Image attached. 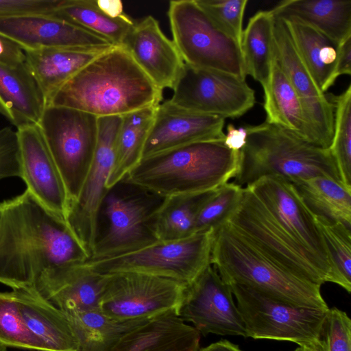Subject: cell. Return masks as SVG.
Listing matches in <instances>:
<instances>
[{"instance_id": "obj_34", "label": "cell", "mask_w": 351, "mask_h": 351, "mask_svg": "<svg viewBox=\"0 0 351 351\" xmlns=\"http://www.w3.org/2000/svg\"><path fill=\"white\" fill-rule=\"evenodd\" d=\"M52 14L104 38L113 45H121L136 23L128 15L109 17L95 0H61Z\"/></svg>"}, {"instance_id": "obj_46", "label": "cell", "mask_w": 351, "mask_h": 351, "mask_svg": "<svg viewBox=\"0 0 351 351\" xmlns=\"http://www.w3.org/2000/svg\"><path fill=\"white\" fill-rule=\"evenodd\" d=\"M99 8L107 16L119 19L126 16L123 3L120 0H95Z\"/></svg>"}, {"instance_id": "obj_27", "label": "cell", "mask_w": 351, "mask_h": 351, "mask_svg": "<svg viewBox=\"0 0 351 351\" xmlns=\"http://www.w3.org/2000/svg\"><path fill=\"white\" fill-rule=\"evenodd\" d=\"M271 12L277 17L295 18L338 45L351 36L350 0H285Z\"/></svg>"}, {"instance_id": "obj_9", "label": "cell", "mask_w": 351, "mask_h": 351, "mask_svg": "<svg viewBox=\"0 0 351 351\" xmlns=\"http://www.w3.org/2000/svg\"><path fill=\"white\" fill-rule=\"evenodd\" d=\"M38 125L62 178L69 207L77 199L90 168L98 118L76 109L49 105Z\"/></svg>"}, {"instance_id": "obj_25", "label": "cell", "mask_w": 351, "mask_h": 351, "mask_svg": "<svg viewBox=\"0 0 351 351\" xmlns=\"http://www.w3.org/2000/svg\"><path fill=\"white\" fill-rule=\"evenodd\" d=\"M266 122L319 146L318 138L296 91L273 53L271 72L263 86ZM320 147V146H319Z\"/></svg>"}, {"instance_id": "obj_10", "label": "cell", "mask_w": 351, "mask_h": 351, "mask_svg": "<svg viewBox=\"0 0 351 351\" xmlns=\"http://www.w3.org/2000/svg\"><path fill=\"white\" fill-rule=\"evenodd\" d=\"M245 187L252 191L285 234L313 258L327 275L329 282L343 288L315 215L292 183L278 176H267Z\"/></svg>"}, {"instance_id": "obj_15", "label": "cell", "mask_w": 351, "mask_h": 351, "mask_svg": "<svg viewBox=\"0 0 351 351\" xmlns=\"http://www.w3.org/2000/svg\"><path fill=\"white\" fill-rule=\"evenodd\" d=\"M273 53L299 96L319 146L330 148L335 123L332 104L319 88L298 54L285 21L274 16Z\"/></svg>"}, {"instance_id": "obj_6", "label": "cell", "mask_w": 351, "mask_h": 351, "mask_svg": "<svg viewBox=\"0 0 351 351\" xmlns=\"http://www.w3.org/2000/svg\"><path fill=\"white\" fill-rule=\"evenodd\" d=\"M228 285L236 298L246 337L290 341L312 348L322 345L329 308L300 306L245 285Z\"/></svg>"}, {"instance_id": "obj_31", "label": "cell", "mask_w": 351, "mask_h": 351, "mask_svg": "<svg viewBox=\"0 0 351 351\" xmlns=\"http://www.w3.org/2000/svg\"><path fill=\"white\" fill-rule=\"evenodd\" d=\"M65 314L77 341V351H110L125 335L151 319L119 320L100 309Z\"/></svg>"}, {"instance_id": "obj_14", "label": "cell", "mask_w": 351, "mask_h": 351, "mask_svg": "<svg viewBox=\"0 0 351 351\" xmlns=\"http://www.w3.org/2000/svg\"><path fill=\"white\" fill-rule=\"evenodd\" d=\"M178 315L200 334L246 337L243 319L230 286L210 265L186 286Z\"/></svg>"}, {"instance_id": "obj_24", "label": "cell", "mask_w": 351, "mask_h": 351, "mask_svg": "<svg viewBox=\"0 0 351 351\" xmlns=\"http://www.w3.org/2000/svg\"><path fill=\"white\" fill-rule=\"evenodd\" d=\"M46 106L45 97L25 63H0V113L17 130L38 125Z\"/></svg>"}, {"instance_id": "obj_33", "label": "cell", "mask_w": 351, "mask_h": 351, "mask_svg": "<svg viewBox=\"0 0 351 351\" xmlns=\"http://www.w3.org/2000/svg\"><path fill=\"white\" fill-rule=\"evenodd\" d=\"M274 15L262 10L252 16L243 31L241 48L246 75L262 86L269 77L273 59Z\"/></svg>"}, {"instance_id": "obj_38", "label": "cell", "mask_w": 351, "mask_h": 351, "mask_svg": "<svg viewBox=\"0 0 351 351\" xmlns=\"http://www.w3.org/2000/svg\"><path fill=\"white\" fill-rule=\"evenodd\" d=\"M243 188L228 182L219 187L198 213L195 232L215 230L223 223L239 204Z\"/></svg>"}, {"instance_id": "obj_47", "label": "cell", "mask_w": 351, "mask_h": 351, "mask_svg": "<svg viewBox=\"0 0 351 351\" xmlns=\"http://www.w3.org/2000/svg\"><path fill=\"white\" fill-rule=\"evenodd\" d=\"M197 351H243L239 347L227 340L219 341L211 343Z\"/></svg>"}, {"instance_id": "obj_23", "label": "cell", "mask_w": 351, "mask_h": 351, "mask_svg": "<svg viewBox=\"0 0 351 351\" xmlns=\"http://www.w3.org/2000/svg\"><path fill=\"white\" fill-rule=\"evenodd\" d=\"M200 335L176 312H169L132 330L110 351H197Z\"/></svg>"}, {"instance_id": "obj_37", "label": "cell", "mask_w": 351, "mask_h": 351, "mask_svg": "<svg viewBox=\"0 0 351 351\" xmlns=\"http://www.w3.org/2000/svg\"><path fill=\"white\" fill-rule=\"evenodd\" d=\"M317 226L348 293L351 291V228L315 215Z\"/></svg>"}, {"instance_id": "obj_49", "label": "cell", "mask_w": 351, "mask_h": 351, "mask_svg": "<svg viewBox=\"0 0 351 351\" xmlns=\"http://www.w3.org/2000/svg\"><path fill=\"white\" fill-rule=\"evenodd\" d=\"M0 351H8L6 347L0 346Z\"/></svg>"}, {"instance_id": "obj_22", "label": "cell", "mask_w": 351, "mask_h": 351, "mask_svg": "<svg viewBox=\"0 0 351 351\" xmlns=\"http://www.w3.org/2000/svg\"><path fill=\"white\" fill-rule=\"evenodd\" d=\"M12 290L23 323L43 351H77V341L65 313L33 288Z\"/></svg>"}, {"instance_id": "obj_30", "label": "cell", "mask_w": 351, "mask_h": 351, "mask_svg": "<svg viewBox=\"0 0 351 351\" xmlns=\"http://www.w3.org/2000/svg\"><path fill=\"white\" fill-rule=\"evenodd\" d=\"M158 106L145 108L122 116L114 163L106 183L108 191L123 181L142 159L144 145Z\"/></svg>"}, {"instance_id": "obj_11", "label": "cell", "mask_w": 351, "mask_h": 351, "mask_svg": "<svg viewBox=\"0 0 351 351\" xmlns=\"http://www.w3.org/2000/svg\"><path fill=\"white\" fill-rule=\"evenodd\" d=\"M108 274L100 310L119 320L149 319L178 311L187 285L132 272Z\"/></svg>"}, {"instance_id": "obj_21", "label": "cell", "mask_w": 351, "mask_h": 351, "mask_svg": "<svg viewBox=\"0 0 351 351\" xmlns=\"http://www.w3.org/2000/svg\"><path fill=\"white\" fill-rule=\"evenodd\" d=\"M121 45L156 86L162 90L173 88L184 62L154 17L147 16L136 23Z\"/></svg>"}, {"instance_id": "obj_36", "label": "cell", "mask_w": 351, "mask_h": 351, "mask_svg": "<svg viewBox=\"0 0 351 351\" xmlns=\"http://www.w3.org/2000/svg\"><path fill=\"white\" fill-rule=\"evenodd\" d=\"M0 346L43 351L23 323L14 290L0 292Z\"/></svg>"}, {"instance_id": "obj_20", "label": "cell", "mask_w": 351, "mask_h": 351, "mask_svg": "<svg viewBox=\"0 0 351 351\" xmlns=\"http://www.w3.org/2000/svg\"><path fill=\"white\" fill-rule=\"evenodd\" d=\"M107 280L84 263L47 269L32 288L65 313L84 312L100 309Z\"/></svg>"}, {"instance_id": "obj_28", "label": "cell", "mask_w": 351, "mask_h": 351, "mask_svg": "<svg viewBox=\"0 0 351 351\" xmlns=\"http://www.w3.org/2000/svg\"><path fill=\"white\" fill-rule=\"evenodd\" d=\"M217 189L165 197L163 202L152 210L149 217V223L156 239L161 241H176L195 234L198 213Z\"/></svg>"}, {"instance_id": "obj_8", "label": "cell", "mask_w": 351, "mask_h": 351, "mask_svg": "<svg viewBox=\"0 0 351 351\" xmlns=\"http://www.w3.org/2000/svg\"><path fill=\"white\" fill-rule=\"evenodd\" d=\"M213 231L198 232L180 240L157 241L132 252L84 264L100 274L138 273L188 285L211 265Z\"/></svg>"}, {"instance_id": "obj_44", "label": "cell", "mask_w": 351, "mask_h": 351, "mask_svg": "<svg viewBox=\"0 0 351 351\" xmlns=\"http://www.w3.org/2000/svg\"><path fill=\"white\" fill-rule=\"evenodd\" d=\"M22 48L10 39L0 34V63L15 66L25 63Z\"/></svg>"}, {"instance_id": "obj_2", "label": "cell", "mask_w": 351, "mask_h": 351, "mask_svg": "<svg viewBox=\"0 0 351 351\" xmlns=\"http://www.w3.org/2000/svg\"><path fill=\"white\" fill-rule=\"evenodd\" d=\"M162 92L123 45H114L65 83L47 106L76 109L97 118L122 117L160 105Z\"/></svg>"}, {"instance_id": "obj_16", "label": "cell", "mask_w": 351, "mask_h": 351, "mask_svg": "<svg viewBox=\"0 0 351 351\" xmlns=\"http://www.w3.org/2000/svg\"><path fill=\"white\" fill-rule=\"evenodd\" d=\"M21 178L29 193L66 223L69 199L58 169L38 125L16 130Z\"/></svg>"}, {"instance_id": "obj_42", "label": "cell", "mask_w": 351, "mask_h": 351, "mask_svg": "<svg viewBox=\"0 0 351 351\" xmlns=\"http://www.w3.org/2000/svg\"><path fill=\"white\" fill-rule=\"evenodd\" d=\"M61 0H0V17L52 14Z\"/></svg>"}, {"instance_id": "obj_13", "label": "cell", "mask_w": 351, "mask_h": 351, "mask_svg": "<svg viewBox=\"0 0 351 351\" xmlns=\"http://www.w3.org/2000/svg\"><path fill=\"white\" fill-rule=\"evenodd\" d=\"M121 116L98 118L93 159L77 199L68 210L66 223L90 256L98 239V216L108 193L106 183L114 163Z\"/></svg>"}, {"instance_id": "obj_45", "label": "cell", "mask_w": 351, "mask_h": 351, "mask_svg": "<svg viewBox=\"0 0 351 351\" xmlns=\"http://www.w3.org/2000/svg\"><path fill=\"white\" fill-rule=\"evenodd\" d=\"M247 136V133L245 127L237 129L232 124H228L224 144L230 149L239 152L246 143Z\"/></svg>"}, {"instance_id": "obj_5", "label": "cell", "mask_w": 351, "mask_h": 351, "mask_svg": "<svg viewBox=\"0 0 351 351\" xmlns=\"http://www.w3.org/2000/svg\"><path fill=\"white\" fill-rule=\"evenodd\" d=\"M245 128L246 143L240 150L233 183L243 188L267 176H278L289 182L324 176L344 186L329 148L305 141L266 121Z\"/></svg>"}, {"instance_id": "obj_4", "label": "cell", "mask_w": 351, "mask_h": 351, "mask_svg": "<svg viewBox=\"0 0 351 351\" xmlns=\"http://www.w3.org/2000/svg\"><path fill=\"white\" fill-rule=\"evenodd\" d=\"M210 263L227 284L245 285L300 306L329 308L321 286L280 265L226 222L213 231Z\"/></svg>"}, {"instance_id": "obj_41", "label": "cell", "mask_w": 351, "mask_h": 351, "mask_svg": "<svg viewBox=\"0 0 351 351\" xmlns=\"http://www.w3.org/2000/svg\"><path fill=\"white\" fill-rule=\"evenodd\" d=\"M21 174L17 132L10 127L0 129V180Z\"/></svg>"}, {"instance_id": "obj_7", "label": "cell", "mask_w": 351, "mask_h": 351, "mask_svg": "<svg viewBox=\"0 0 351 351\" xmlns=\"http://www.w3.org/2000/svg\"><path fill=\"white\" fill-rule=\"evenodd\" d=\"M173 42L184 62L245 79L241 45L220 30L196 0H173L167 11Z\"/></svg>"}, {"instance_id": "obj_1", "label": "cell", "mask_w": 351, "mask_h": 351, "mask_svg": "<svg viewBox=\"0 0 351 351\" xmlns=\"http://www.w3.org/2000/svg\"><path fill=\"white\" fill-rule=\"evenodd\" d=\"M90 255L66 223L26 189L0 202V282L32 288L46 269L82 264Z\"/></svg>"}, {"instance_id": "obj_26", "label": "cell", "mask_w": 351, "mask_h": 351, "mask_svg": "<svg viewBox=\"0 0 351 351\" xmlns=\"http://www.w3.org/2000/svg\"><path fill=\"white\" fill-rule=\"evenodd\" d=\"M112 46L24 51L25 63L37 82L47 106L50 99L65 83Z\"/></svg>"}, {"instance_id": "obj_18", "label": "cell", "mask_w": 351, "mask_h": 351, "mask_svg": "<svg viewBox=\"0 0 351 351\" xmlns=\"http://www.w3.org/2000/svg\"><path fill=\"white\" fill-rule=\"evenodd\" d=\"M0 34L23 51L113 45L104 38L53 14L0 17Z\"/></svg>"}, {"instance_id": "obj_29", "label": "cell", "mask_w": 351, "mask_h": 351, "mask_svg": "<svg viewBox=\"0 0 351 351\" xmlns=\"http://www.w3.org/2000/svg\"><path fill=\"white\" fill-rule=\"evenodd\" d=\"M284 20L298 54L317 86L324 93L330 87V80L339 45L295 18Z\"/></svg>"}, {"instance_id": "obj_3", "label": "cell", "mask_w": 351, "mask_h": 351, "mask_svg": "<svg viewBox=\"0 0 351 351\" xmlns=\"http://www.w3.org/2000/svg\"><path fill=\"white\" fill-rule=\"evenodd\" d=\"M239 160L224 141H199L142 158L123 180L163 198L198 193L234 179Z\"/></svg>"}, {"instance_id": "obj_19", "label": "cell", "mask_w": 351, "mask_h": 351, "mask_svg": "<svg viewBox=\"0 0 351 351\" xmlns=\"http://www.w3.org/2000/svg\"><path fill=\"white\" fill-rule=\"evenodd\" d=\"M225 119L187 110L169 100L158 105L142 158L195 142L224 141Z\"/></svg>"}, {"instance_id": "obj_48", "label": "cell", "mask_w": 351, "mask_h": 351, "mask_svg": "<svg viewBox=\"0 0 351 351\" xmlns=\"http://www.w3.org/2000/svg\"><path fill=\"white\" fill-rule=\"evenodd\" d=\"M294 351H326V350L324 343H323L322 346H320L317 348H314L299 346Z\"/></svg>"}, {"instance_id": "obj_39", "label": "cell", "mask_w": 351, "mask_h": 351, "mask_svg": "<svg viewBox=\"0 0 351 351\" xmlns=\"http://www.w3.org/2000/svg\"><path fill=\"white\" fill-rule=\"evenodd\" d=\"M215 25L240 45L247 0H196Z\"/></svg>"}, {"instance_id": "obj_40", "label": "cell", "mask_w": 351, "mask_h": 351, "mask_svg": "<svg viewBox=\"0 0 351 351\" xmlns=\"http://www.w3.org/2000/svg\"><path fill=\"white\" fill-rule=\"evenodd\" d=\"M322 341L326 351H351V320L346 312L328 308Z\"/></svg>"}, {"instance_id": "obj_12", "label": "cell", "mask_w": 351, "mask_h": 351, "mask_svg": "<svg viewBox=\"0 0 351 351\" xmlns=\"http://www.w3.org/2000/svg\"><path fill=\"white\" fill-rule=\"evenodd\" d=\"M169 100L180 108L226 118L241 117L255 104L254 90L245 79L184 63Z\"/></svg>"}, {"instance_id": "obj_43", "label": "cell", "mask_w": 351, "mask_h": 351, "mask_svg": "<svg viewBox=\"0 0 351 351\" xmlns=\"http://www.w3.org/2000/svg\"><path fill=\"white\" fill-rule=\"evenodd\" d=\"M351 74V36L338 45L337 56L330 80V86L342 75Z\"/></svg>"}, {"instance_id": "obj_17", "label": "cell", "mask_w": 351, "mask_h": 351, "mask_svg": "<svg viewBox=\"0 0 351 351\" xmlns=\"http://www.w3.org/2000/svg\"><path fill=\"white\" fill-rule=\"evenodd\" d=\"M104 202L108 228L97 239L89 260L119 256L158 241L149 223L152 210L145 202L114 193H108Z\"/></svg>"}, {"instance_id": "obj_35", "label": "cell", "mask_w": 351, "mask_h": 351, "mask_svg": "<svg viewBox=\"0 0 351 351\" xmlns=\"http://www.w3.org/2000/svg\"><path fill=\"white\" fill-rule=\"evenodd\" d=\"M334 109V133L330 152L344 186L351 191V85L341 95L326 94Z\"/></svg>"}, {"instance_id": "obj_32", "label": "cell", "mask_w": 351, "mask_h": 351, "mask_svg": "<svg viewBox=\"0 0 351 351\" xmlns=\"http://www.w3.org/2000/svg\"><path fill=\"white\" fill-rule=\"evenodd\" d=\"M290 182L315 215L351 228V192L342 184L324 176Z\"/></svg>"}]
</instances>
